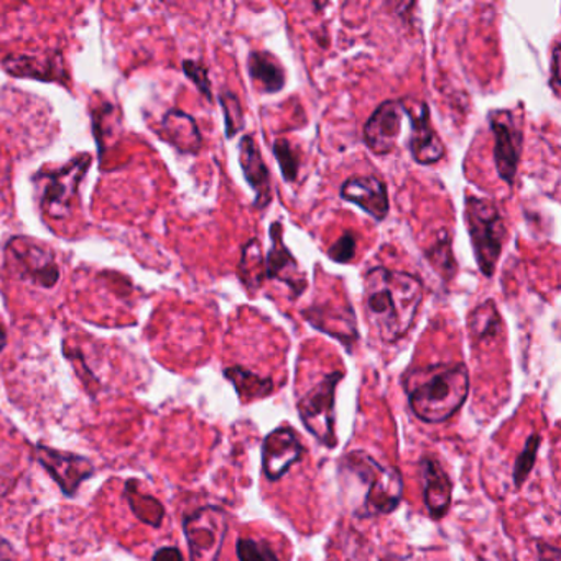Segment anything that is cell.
I'll return each instance as SVG.
<instances>
[{
    "instance_id": "1",
    "label": "cell",
    "mask_w": 561,
    "mask_h": 561,
    "mask_svg": "<svg viewBox=\"0 0 561 561\" xmlns=\"http://www.w3.org/2000/svg\"><path fill=\"white\" fill-rule=\"evenodd\" d=\"M422 300L423 282L416 275L376 267L364 277V313L383 343L409 333Z\"/></svg>"
},
{
    "instance_id": "2",
    "label": "cell",
    "mask_w": 561,
    "mask_h": 561,
    "mask_svg": "<svg viewBox=\"0 0 561 561\" xmlns=\"http://www.w3.org/2000/svg\"><path fill=\"white\" fill-rule=\"evenodd\" d=\"M337 476L357 517L390 514L402 501L400 472L392 466L380 465L367 453H346L337 462Z\"/></svg>"
},
{
    "instance_id": "3",
    "label": "cell",
    "mask_w": 561,
    "mask_h": 561,
    "mask_svg": "<svg viewBox=\"0 0 561 561\" xmlns=\"http://www.w3.org/2000/svg\"><path fill=\"white\" fill-rule=\"evenodd\" d=\"M469 386L465 364L416 370L405 382L410 410L422 422L432 425L446 422L465 405Z\"/></svg>"
},
{
    "instance_id": "4",
    "label": "cell",
    "mask_w": 561,
    "mask_h": 561,
    "mask_svg": "<svg viewBox=\"0 0 561 561\" xmlns=\"http://www.w3.org/2000/svg\"><path fill=\"white\" fill-rule=\"evenodd\" d=\"M465 221L479 271L492 277L507 234L504 219L491 199L469 195L465 199Z\"/></svg>"
},
{
    "instance_id": "5",
    "label": "cell",
    "mask_w": 561,
    "mask_h": 561,
    "mask_svg": "<svg viewBox=\"0 0 561 561\" xmlns=\"http://www.w3.org/2000/svg\"><path fill=\"white\" fill-rule=\"evenodd\" d=\"M91 162L93 159L90 153H83L55 172H41L35 175L34 183L45 216L57 221L68 218L77 203L81 182L87 176Z\"/></svg>"
},
{
    "instance_id": "6",
    "label": "cell",
    "mask_w": 561,
    "mask_h": 561,
    "mask_svg": "<svg viewBox=\"0 0 561 561\" xmlns=\"http://www.w3.org/2000/svg\"><path fill=\"white\" fill-rule=\"evenodd\" d=\"M5 267L19 280L37 287L54 288L60 280V267L48 245L25 236L12 238L5 244Z\"/></svg>"
},
{
    "instance_id": "7",
    "label": "cell",
    "mask_w": 561,
    "mask_h": 561,
    "mask_svg": "<svg viewBox=\"0 0 561 561\" xmlns=\"http://www.w3.org/2000/svg\"><path fill=\"white\" fill-rule=\"evenodd\" d=\"M341 379L343 373H331L313 389L308 390L297 403L305 428L328 448H334L337 442L334 432V399Z\"/></svg>"
},
{
    "instance_id": "8",
    "label": "cell",
    "mask_w": 561,
    "mask_h": 561,
    "mask_svg": "<svg viewBox=\"0 0 561 561\" xmlns=\"http://www.w3.org/2000/svg\"><path fill=\"white\" fill-rule=\"evenodd\" d=\"M228 528V514L213 505L186 515L183 530L192 561H219Z\"/></svg>"
},
{
    "instance_id": "9",
    "label": "cell",
    "mask_w": 561,
    "mask_h": 561,
    "mask_svg": "<svg viewBox=\"0 0 561 561\" xmlns=\"http://www.w3.org/2000/svg\"><path fill=\"white\" fill-rule=\"evenodd\" d=\"M35 459L68 497H73L80 485L94 474V465L90 459L50 446H35Z\"/></svg>"
},
{
    "instance_id": "10",
    "label": "cell",
    "mask_w": 561,
    "mask_h": 561,
    "mask_svg": "<svg viewBox=\"0 0 561 561\" xmlns=\"http://www.w3.org/2000/svg\"><path fill=\"white\" fill-rule=\"evenodd\" d=\"M492 134H494V162L499 176L507 185H512L517 175L520 162L522 134L514 114L508 111H495L489 116Z\"/></svg>"
},
{
    "instance_id": "11",
    "label": "cell",
    "mask_w": 561,
    "mask_h": 561,
    "mask_svg": "<svg viewBox=\"0 0 561 561\" xmlns=\"http://www.w3.org/2000/svg\"><path fill=\"white\" fill-rule=\"evenodd\" d=\"M405 116L410 119L409 149L420 165H433L445 156V147L430 123V110L422 101H402Z\"/></svg>"
},
{
    "instance_id": "12",
    "label": "cell",
    "mask_w": 561,
    "mask_h": 561,
    "mask_svg": "<svg viewBox=\"0 0 561 561\" xmlns=\"http://www.w3.org/2000/svg\"><path fill=\"white\" fill-rule=\"evenodd\" d=\"M405 116L402 101L380 104L364 126V140L376 156H387L396 149Z\"/></svg>"
},
{
    "instance_id": "13",
    "label": "cell",
    "mask_w": 561,
    "mask_h": 561,
    "mask_svg": "<svg viewBox=\"0 0 561 561\" xmlns=\"http://www.w3.org/2000/svg\"><path fill=\"white\" fill-rule=\"evenodd\" d=\"M304 445L294 430L280 426L268 433L262 445V466L268 481H278L288 469L300 461Z\"/></svg>"
},
{
    "instance_id": "14",
    "label": "cell",
    "mask_w": 561,
    "mask_h": 561,
    "mask_svg": "<svg viewBox=\"0 0 561 561\" xmlns=\"http://www.w3.org/2000/svg\"><path fill=\"white\" fill-rule=\"evenodd\" d=\"M272 248L265 262V277L285 282L294 291V297H300L307 288L308 280L298 267L287 245L282 241V225L274 222L271 228Z\"/></svg>"
},
{
    "instance_id": "15",
    "label": "cell",
    "mask_w": 561,
    "mask_h": 561,
    "mask_svg": "<svg viewBox=\"0 0 561 561\" xmlns=\"http://www.w3.org/2000/svg\"><path fill=\"white\" fill-rule=\"evenodd\" d=\"M341 196L354 203L373 216L376 221H383L389 215V195L387 186L377 176H353L341 186Z\"/></svg>"
},
{
    "instance_id": "16",
    "label": "cell",
    "mask_w": 561,
    "mask_h": 561,
    "mask_svg": "<svg viewBox=\"0 0 561 561\" xmlns=\"http://www.w3.org/2000/svg\"><path fill=\"white\" fill-rule=\"evenodd\" d=\"M239 163H241L245 180L255 192V208H267L272 202L271 173L262 159L254 137L244 136L239 142Z\"/></svg>"
},
{
    "instance_id": "17",
    "label": "cell",
    "mask_w": 561,
    "mask_h": 561,
    "mask_svg": "<svg viewBox=\"0 0 561 561\" xmlns=\"http://www.w3.org/2000/svg\"><path fill=\"white\" fill-rule=\"evenodd\" d=\"M423 479H425V499L426 508L435 520L445 517L451 505L453 482L445 469L436 462L435 459H425L423 461Z\"/></svg>"
},
{
    "instance_id": "18",
    "label": "cell",
    "mask_w": 561,
    "mask_h": 561,
    "mask_svg": "<svg viewBox=\"0 0 561 561\" xmlns=\"http://www.w3.org/2000/svg\"><path fill=\"white\" fill-rule=\"evenodd\" d=\"M162 136L176 149L185 153H196L202 149V134L195 119L182 111H170L162 123Z\"/></svg>"
},
{
    "instance_id": "19",
    "label": "cell",
    "mask_w": 561,
    "mask_h": 561,
    "mask_svg": "<svg viewBox=\"0 0 561 561\" xmlns=\"http://www.w3.org/2000/svg\"><path fill=\"white\" fill-rule=\"evenodd\" d=\"M249 75L262 93L274 94L284 90L285 71L277 58L267 51H252L249 57Z\"/></svg>"
},
{
    "instance_id": "20",
    "label": "cell",
    "mask_w": 561,
    "mask_h": 561,
    "mask_svg": "<svg viewBox=\"0 0 561 561\" xmlns=\"http://www.w3.org/2000/svg\"><path fill=\"white\" fill-rule=\"evenodd\" d=\"M2 67L12 77L37 78L41 81L57 80V65L48 58L28 57V55H12L2 61Z\"/></svg>"
},
{
    "instance_id": "21",
    "label": "cell",
    "mask_w": 561,
    "mask_h": 561,
    "mask_svg": "<svg viewBox=\"0 0 561 561\" xmlns=\"http://www.w3.org/2000/svg\"><path fill=\"white\" fill-rule=\"evenodd\" d=\"M225 376L234 383L239 396L248 402L267 397L274 390V382L271 379L259 377L257 374L251 373L244 367H229L225 370Z\"/></svg>"
},
{
    "instance_id": "22",
    "label": "cell",
    "mask_w": 561,
    "mask_h": 561,
    "mask_svg": "<svg viewBox=\"0 0 561 561\" xmlns=\"http://www.w3.org/2000/svg\"><path fill=\"white\" fill-rule=\"evenodd\" d=\"M469 334L474 341H485L494 337L501 330V317L494 301L488 300L472 310L468 320Z\"/></svg>"
},
{
    "instance_id": "23",
    "label": "cell",
    "mask_w": 561,
    "mask_h": 561,
    "mask_svg": "<svg viewBox=\"0 0 561 561\" xmlns=\"http://www.w3.org/2000/svg\"><path fill=\"white\" fill-rule=\"evenodd\" d=\"M239 275L242 284L249 290H255L261 287L265 278V264L261 254V244L257 241H251L242 249L241 264H239Z\"/></svg>"
},
{
    "instance_id": "24",
    "label": "cell",
    "mask_w": 561,
    "mask_h": 561,
    "mask_svg": "<svg viewBox=\"0 0 561 561\" xmlns=\"http://www.w3.org/2000/svg\"><path fill=\"white\" fill-rule=\"evenodd\" d=\"M126 495L129 499L130 507H133L134 514L137 515V518L146 522V524L153 525V527H159L162 524L163 515H165V508L160 504L157 499H153L152 495H144L137 491L136 484L129 482L126 488Z\"/></svg>"
},
{
    "instance_id": "25",
    "label": "cell",
    "mask_w": 561,
    "mask_h": 561,
    "mask_svg": "<svg viewBox=\"0 0 561 561\" xmlns=\"http://www.w3.org/2000/svg\"><path fill=\"white\" fill-rule=\"evenodd\" d=\"M219 101H221L222 111H225L226 136H228V139H232L236 134L244 129V111H242L238 96L234 93H229V91L221 93Z\"/></svg>"
},
{
    "instance_id": "26",
    "label": "cell",
    "mask_w": 561,
    "mask_h": 561,
    "mask_svg": "<svg viewBox=\"0 0 561 561\" xmlns=\"http://www.w3.org/2000/svg\"><path fill=\"white\" fill-rule=\"evenodd\" d=\"M274 153L278 165H280L284 179L287 180V182H295L298 175V169H300V160H298V153L295 152L291 144L288 142L287 139L275 140Z\"/></svg>"
},
{
    "instance_id": "27",
    "label": "cell",
    "mask_w": 561,
    "mask_h": 561,
    "mask_svg": "<svg viewBox=\"0 0 561 561\" xmlns=\"http://www.w3.org/2000/svg\"><path fill=\"white\" fill-rule=\"evenodd\" d=\"M236 551L239 561H280L272 547L254 538H239Z\"/></svg>"
},
{
    "instance_id": "28",
    "label": "cell",
    "mask_w": 561,
    "mask_h": 561,
    "mask_svg": "<svg viewBox=\"0 0 561 561\" xmlns=\"http://www.w3.org/2000/svg\"><path fill=\"white\" fill-rule=\"evenodd\" d=\"M428 259L432 261L433 267L445 275L446 278H451L456 272L455 259L451 254V244H449L448 236L443 234V238L433 245L428 251Z\"/></svg>"
},
{
    "instance_id": "29",
    "label": "cell",
    "mask_w": 561,
    "mask_h": 561,
    "mask_svg": "<svg viewBox=\"0 0 561 561\" xmlns=\"http://www.w3.org/2000/svg\"><path fill=\"white\" fill-rule=\"evenodd\" d=\"M538 446H540V436H528L524 451L518 455L517 461H515L514 481L517 488H520V485L524 484L525 479H527V476L530 474L531 469H534L535 459H537Z\"/></svg>"
},
{
    "instance_id": "30",
    "label": "cell",
    "mask_w": 561,
    "mask_h": 561,
    "mask_svg": "<svg viewBox=\"0 0 561 561\" xmlns=\"http://www.w3.org/2000/svg\"><path fill=\"white\" fill-rule=\"evenodd\" d=\"M330 259H333L337 264H347L353 261L356 255V236L353 232H344L328 251Z\"/></svg>"
},
{
    "instance_id": "31",
    "label": "cell",
    "mask_w": 561,
    "mask_h": 561,
    "mask_svg": "<svg viewBox=\"0 0 561 561\" xmlns=\"http://www.w3.org/2000/svg\"><path fill=\"white\" fill-rule=\"evenodd\" d=\"M183 71L198 87V90L208 100H211V81L208 78V68L205 65L198 64V61L186 60L183 61Z\"/></svg>"
},
{
    "instance_id": "32",
    "label": "cell",
    "mask_w": 561,
    "mask_h": 561,
    "mask_svg": "<svg viewBox=\"0 0 561 561\" xmlns=\"http://www.w3.org/2000/svg\"><path fill=\"white\" fill-rule=\"evenodd\" d=\"M558 60H560V44H554L553 55H551V88H553L554 96L560 94V75H558V70H560V65H558Z\"/></svg>"
},
{
    "instance_id": "33",
    "label": "cell",
    "mask_w": 561,
    "mask_h": 561,
    "mask_svg": "<svg viewBox=\"0 0 561 561\" xmlns=\"http://www.w3.org/2000/svg\"><path fill=\"white\" fill-rule=\"evenodd\" d=\"M152 561H185L182 551L176 547L160 548L153 554Z\"/></svg>"
},
{
    "instance_id": "34",
    "label": "cell",
    "mask_w": 561,
    "mask_h": 561,
    "mask_svg": "<svg viewBox=\"0 0 561 561\" xmlns=\"http://www.w3.org/2000/svg\"><path fill=\"white\" fill-rule=\"evenodd\" d=\"M5 344H8V334H5L4 327L0 323V353L4 351Z\"/></svg>"
}]
</instances>
